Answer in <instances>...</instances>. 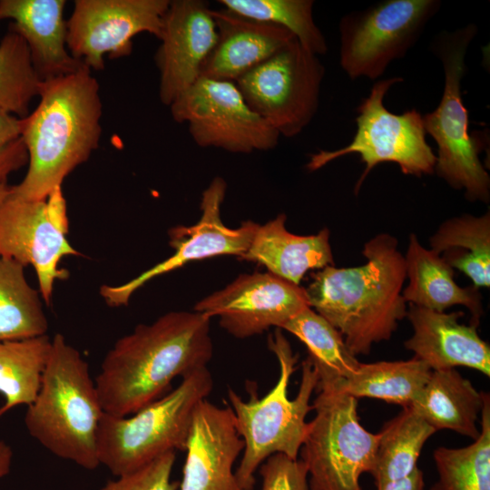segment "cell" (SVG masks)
Returning a JSON list of instances; mask_svg holds the SVG:
<instances>
[{
  "label": "cell",
  "instance_id": "obj_32",
  "mask_svg": "<svg viewBox=\"0 0 490 490\" xmlns=\"http://www.w3.org/2000/svg\"><path fill=\"white\" fill-rule=\"evenodd\" d=\"M218 3L240 15L287 29L316 55L328 51L326 38L314 21L312 0H220Z\"/></svg>",
  "mask_w": 490,
  "mask_h": 490
},
{
  "label": "cell",
  "instance_id": "obj_9",
  "mask_svg": "<svg viewBox=\"0 0 490 490\" xmlns=\"http://www.w3.org/2000/svg\"><path fill=\"white\" fill-rule=\"evenodd\" d=\"M402 81L400 76L377 81L357 108V129L350 143L312 154L307 169L315 172L338 158L358 153L365 169L355 185V194L372 169L383 162L396 163L406 175L434 173L436 157L426 140L423 115L416 109L396 114L384 104L388 90Z\"/></svg>",
  "mask_w": 490,
  "mask_h": 490
},
{
  "label": "cell",
  "instance_id": "obj_22",
  "mask_svg": "<svg viewBox=\"0 0 490 490\" xmlns=\"http://www.w3.org/2000/svg\"><path fill=\"white\" fill-rule=\"evenodd\" d=\"M286 219L281 213L263 225L259 224L240 259L258 262L268 272L299 285L308 271L334 265L329 230L325 228L317 234H293L285 227Z\"/></svg>",
  "mask_w": 490,
  "mask_h": 490
},
{
  "label": "cell",
  "instance_id": "obj_14",
  "mask_svg": "<svg viewBox=\"0 0 490 490\" xmlns=\"http://www.w3.org/2000/svg\"><path fill=\"white\" fill-rule=\"evenodd\" d=\"M170 2L76 0L67 20V48L91 70H103L104 55L131 54L135 35L149 33L160 39Z\"/></svg>",
  "mask_w": 490,
  "mask_h": 490
},
{
  "label": "cell",
  "instance_id": "obj_30",
  "mask_svg": "<svg viewBox=\"0 0 490 490\" xmlns=\"http://www.w3.org/2000/svg\"><path fill=\"white\" fill-rule=\"evenodd\" d=\"M436 430L412 408L387 422L379 438L372 476L375 484L404 478L416 467L426 441Z\"/></svg>",
  "mask_w": 490,
  "mask_h": 490
},
{
  "label": "cell",
  "instance_id": "obj_25",
  "mask_svg": "<svg viewBox=\"0 0 490 490\" xmlns=\"http://www.w3.org/2000/svg\"><path fill=\"white\" fill-rule=\"evenodd\" d=\"M430 247L476 288L490 286V214L450 218L429 239Z\"/></svg>",
  "mask_w": 490,
  "mask_h": 490
},
{
  "label": "cell",
  "instance_id": "obj_27",
  "mask_svg": "<svg viewBox=\"0 0 490 490\" xmlns=\"http://www.w3.org/2000/svg\"><path fill=\"white\" fill-rule=\"evenodd\" d=\"M282 329L307 348V359L318 376L316 390L333 387L354 375L361 362L348 348L339 331L311 308L290 319Z\"/></svg>",
  "mask_w": 490,
  "mask_h": 490
},
{
  "label": "cell",
  "instance_id": "obj_33",
  "mask_svg": "<svg viewBox=\"0 0 490 490\" xmlns=\"http://www.w3.org/2000/svg\"><path fill=\"white\" fill-rule=\"evenodd\" d=\"M42 81L25 41L10 25L0 41V108L18 118L26 117Z\"/></svg>",
  "mask_w": 490,
  "mask_h": 490
},
{
  "label": "cell",
  "instance_id": "obj_23",
  "mask_svg": "<svg viewBox=\"0 0 490 490\" xmlns=\"http://www.w3.org/2000/svg\"><path fill=\"white\" fill-rule=\"evenodd\" d=\"M404 259L408 279L402 290L406 303L438 312L461 305L470 311L471 324L478 326L483 314L478 288L459 286L454 279V269L439 254L422 246L416 234L409 236Z\"/></svg>",
  "mask_w": 490,
  "mask_h": 490
},
{
  "label": "cell",
  "instance_id": "obj_37",
  "mask_svg": "<svg viewBox=\"0 0 490 490\" xmlns=\"http://www.w3.org/2000/svg\"><path fill=\"white\" fill-rule=\"evenodd\" d=\"M22 119L0 108V146L21 137Z\"/></svg>",
  "mask_w": 490,
  "mask_h": 490
},
{
  "label": "cell",
  "instance_id": "obj_39",
  "mask_svg": "<svg viewBox=\"0 0 490 490\" xmlns=\"http://www.w3.org/2000/svg\"><path fill=\"white\" fill-rule=\"evenodd\" d=\"M13 451L3 440H0V478L5 476L11 469Z\"/></svg>",
  "mask_w": 490,
  "mask_h": 490
},
{
  "label": "cell",
  "instance_id": "obj_20",
  "mask_svg": "<svg viewBox=\"0 0 490 490\" xmlns=\"http://www.w3.org/2000/svg\"><path fill=\"white\" fill-rule=\"evenodd\" d=\"M216 44L201 77L236 82L269 59L295 36L287 29L250 19L225 8L213 10Z\"/></svg>",
  "mask_w": 490,
  "mask_h": 490
},
{
  "label": "cell",
  "instance_id": "obj_28",
  "mask_svg": "<svg viewBox=\"0 0 490 490\" xmlns=\"http://www.w3.org/2000/svg\"><path fill=\"white\" fill-rule=\"evenodd\" d=\"M51 343L47 334L0 341V394L5 397L0 417L15 407H27L35 399Z\"/></svg>",
  "mask_w": 490,
  "mask_h": 490
},
{
  "label": "cell",
  "instance_id": "obj_18",
  "mask_svg": "<svg viewBox=\"0 0 490 490\" xmlns=\"http://www.w3.org/2000/svg\"><path fill=\"white\" fill-rule=\"evenodd\" d=\"M243 449L230 407L200 401L192 413L178 490H242L233 466Z\"/></svg>",
  "mask_w": 490,
  "mask_h": 490
},
{
  "label": "cell",
  "instance_id": "obj_19",
  "mask_svg": "<svg viewBox=\"0 0 490 490\" xmlns=\"http://www.w3.org/2000/svg\"><path fill=\"white\" fill-rule=\"evenodd\" d=\"M462 312H438L409 304L407 318L413 328L405 348L432 370L467 367L490 376V347L477 326L459 322Z\"/></svg>",
  "mask_w": 490,
  "mask_h": 490
},
{
  "label": "cell",
  "instance_id": "obj_8",
  "mask_svg": "<svg viewBox=\"0 0 490 490\" xmlns=\"http://www.w3.org/2000/svg\"><path fill=\"white\" fill-rule=\"evenodd\" d=\"M300 448L312 490H362L359 478L371 474L379 435L365 429L358 399L333 388L319 389Z\"/></svg>",
  "mask_w": 490,
  "mask_h": 490
},
{
  "label": "cell",
  "instance_id": "obj_4",
  "mask_svg": "<svg viewBox=\"0 0 490 490\" xmlns=\"http://www.w3.org/2000/svg\"><path fill=\"white\" fill-rule=\"evenodd\" d=\"M103 414L87 362L56 333L39 391L25 412L28 433L57 457L94 470L100 466L96 436Z\"/></svg>",
  "mask_w": 490,
  "mask_h": 490
},
{
  "label": "cell",
  "instance_id": "obj_10",
  "mask_svg": "<svg viewBox=\"0 0 490 490\" xmlns=\"http://www.w3.org/2000/svg\"><path fill=\"white\" fill-rule=\"evenodd\" d=\"M438 0H385L339 22V64L352 80H376L404 57L438 12Z\"/></svg>",
  "mask_w": 490,
  "mask_h": 490
},
{
  "label": "cell",
  "instance_id": "obj_34",
  "mask_svg": "<svg viewBox=\"0 0 490 490\" xmlns=\"http://www.w3.org/2000/svg\"><path fill=\"white\" fill-rule=\"evenodd\" d=\"M175 452L170 451L142 467L108 481L100 490H178L171 475Z\"/></svg>",
  "mask_w": 490,
  "mask_h": 490
},
{
  "label": "cell",
  "instance_id": "obj_40",
  "mask_svg": "<svg viewBox=\"0 0 490 490\" xmlns=\"http://www.w3.org/2000/svg\"><path fill=\"white\" fill-rule=\"evenodd\" d=\"M11 191V186L7 182L0 183V205L8 196Z\"/></svg>",
  "mask_w": 490,
  "mask_h": 490
},
{
  "label": "cell",
  "instance_id": "obj_1",
  "mask_svg": "<svg viewBox=\"0 0 490 490\" xmlns=\"http://www.w3.org/2000/svg\"><path fill=\"white\" fill-rule=\"evenodd\" d=\"M210 320L201 312L170 311L120 338L94 378L104 413L132 415L168 393L177 377L207 367L213 350Z\"/></svg>",
  "mask_w": 490,
  "mask_h": 490
},
{
  "label": "cell",
  "instance_id": "obj_17",
  "mask_svg": "<svg viewBox=\"0 0 490 490\" xmlns=\"http://www.w3.org/2000/svg\"><path fill=\"white\" fill-rule=\"evenodd\" d=\"M155 53L160 73L159 97L170 106L200 78L217 40V27L207 2L172 0L164 16Z\"/></svg>",
  "mask_w": 490,
  "mask_h": 490
},
{
  "label": "cell",
  "instance_id": "obj_31",
  "mask_svg": "<svg viewBox=\"0 0 490 490\" xmlns=\"http://www.w3.org/2000/svg\"><path fill=\"white\" fill-rule=\"evenodd\" d=\"M437 480L430 490H490V398L485 393L480 435L469 446L437 447L433 454Z\"/></svg>",
  "mask_w": 490,
  "mask_h": 490
},
{
  "label": "cell",
  "instance_id": "obj_15",
  "mask_svg": "<svg viewBox=\"0 0 490 490\" xmlns=\"http://www.w3.org/2000/svg\"><path fill=\"white\" fill-rule=\"evenodd\" d=\"M226 190L223 178H213L201 194L200 220L194 225L170 230V245L174 249L172 255L122 285L102 286L100 295L106 304L111 307L127 305L132 295L147 282L191 261L220 255L240 259L249 249L259 224L246 220L233 229L223 223L220 208Z\"/></svg>",
  "mask_w": 490,
  "mask_h": 490
},
{
  "label": "cell",
  "instance_id": "obj_7",
  "mask_svg": "<svg viewBox=\"0 0 490 490\" xmlns=\"http://www.w3.org/2000/svg\"><path fill=\"white\" fill-rule=\"evenodd\" d=\"M477 34L467 24L453 32H442L433 48L445 74L444 90L437 107L423 115L426 132L436 142L435 171L456 190H464L470 201L488 202L490 177L479 159L480 145L468 132V111L461 95L466 55Z\"/></svg>",
  "mask_w": 490,
  "mask_h": 490
},
{
  "label": "cell",
  "instance_id": "obj_24",
  "mask_svg": "<svg viewBox=\"0 0 490 490\" xmlns=\"http://www.w3.org/2000/svg\"><path fill=\"white\" fill-rule=\"evenodd\" d=\"M485 392H479L455 368L432 370L410 408L436 431L453 430L475 440Z\"/></svg>",
  "mask_w": 490,
  "mask_h": 490
},
{
  "label": "cell",
  "instance_id": "obj_2",
  "mask_svg": "<svg viewBox=\"0 0 490 490\" xmlns=\"http://www.w3.org/2000/svg\"><path fill=\"white\" fill-rule=\"evenodd\" d=\"M397 245L394 236L377 234L364 245L365 264L327 266L305 289L309 308L339 331L355 356L388 340L407 317L405 259Z\"/></svg>",
  "mask_w": 490,
  "mask_h": 490
},
{
  "label": "cell",
  "instance_id": "obj_38",
  "mask_svg": "<svg viewBox=\"0 0 490 490\" xmlns=\"http://www.w3.org/2000/svg\"><path fill=\"white\" fill-rule=\"evenodd\" d=\"M377 490H424L423 472L416 467L407 476L376 485Z\"/></svg>",
  "mask_w": 490,
  "mask_h": 490
},
{
  "label": "cell",
  "instance_id": "obj_16",
  "mask_svg": "<svg viewBox=\"0 0 490 490\" xmlns=\"http://www.w3.org/2000/svg\"><path fill=\"white\" fill-rule=\"evenodd\" d=\"M309 308L304 288L270 272L244 273L205 297L194 311L219 317L220 326L237 338L282 328Z\"/></svg>",
  "mask_w": 490,
  "mask_h": 490
},
{
  "label": "cell",
  "instance_id": "obj_11",
  "mask_svg": "<svg viewBox=\"0 0 490 490\" xmlns=\"http://www.w3.org/2000/svg\"><path fill=\"white\" fill-rule=\"evenodd\" d=\"M325 68L296 39L238 79L250 107L279 136L299 135L313 120Z\"/></svg>",
  "mask_w": 490,
  "mask_h": 490
},
{
  "label": "cell",
  "instance_id": "obj_36",
  "mask_svg": "<svg viewBox=\"0 0 490 490\" xmlns=\"http://www.w3.org/2000/svg\"><path fill=\"white\" fill-rule=\"evenodd\" d=\"M28 164L26 147L19 137L6 144L0 146V183L6 182L12 172Z\"/></svg>",
  "mask_w": 490,
  "mask_h": 490
},
{
  "label": "cell",
  "instance_id": "obj_6",
  "mask_svg": "<svg viewBox=\"0 0 490 490\" xmlns=\"http://www.w3.org/2000/svg\"><path fill=\"white\" fill-rule=\"evenodd\" d=\"M212 387L211 374L205 367L132 415L117 417L104 413L96 436L100 465L117 477L170 451H184L192 413Z\"/></svg>",
  "mask_w": 490,
  "mask_h": 490
},
{
  "label": "cell",
  "instance_id": "obj_5",
  "mask_svg": "<svg viewBox=\"0 0 490 490\" xmlns=\"http://www.w3.org/2000/svg\"><path fill=\"white\" fill-rule=\"evenodd\" d=\"M268 347L279 366L278 381L270 392L259 397L254 383L247 385L248 401L231 387H228L227 392L236 429L244 442L242 457L235 470L242 490H253L255 473L270 456L283 454L292 459L298 458L309 426L306 416L312 410L310 397L318 385L317 373L306 358L301 363L298 394L290 399L288 387L299 355L293 353L279 328L270 336Z\"/></svg>",
  "mask_w": 490,
  "mask_h": 490
},
{
  "label": "cell",
  "instance_id": "obj_13",
  "mask_svg": "<svg viewBox=\"0 0 490 490\" xmlns=\"http://www.w3.org/2000/svg\"><path fill=\"white\" fill-rule=\"evenodd\" d=\"M200 147L233 153L274 149L279 133L247 103L234 82L201 77L170 106Z\"/></svg>",
  "mask_w": 490,
  "mask_h": 490
},
{
  "label": "cell",
  "instance_id": "obj_35",
  "mask_svg": "<svg viewBox=\"0 0 490 490\" xmlns=\"http://www.w3.org/2000/svg\"><path fill=\"white\" fill-rule=\"evenodd\" d=\"M259 469L261 490H312L307 468L300 459L274 454Z\"/></svg>",
  "mask_w": 490,
  "mask_h": 490
},
{
  "label": "cell",
  "instance_id": "obj_26",
  "mask_svg": "<svg viewBox=\"0 0 490 490\" xmlns=\"http://www.w3.org/2000/svg\"><path fill=\"white\" fill-rule=\"evenodd\" d=\"M431 372L425 362L415 357L407 360L360 363L354 375L328 388L357 399L376 398L407 408L420 395Z\"/></svg>",
  "mask_w": 490,
  "mask_h": 490
},
{
  "label": "cell",
  "instance_id": "obj_21",
  "mask_svg": "<svg viewBox=\"0 0 490 490\" xmlns=\"http://www.w3.org/2000/svg\"><path fill=\"white\" fill-rule=\"evenodd\" d=\"M64 0H0V21L24 38L34 70L42 80L76 72L85 64L75 59L66 44Z\"/></svg>",
  "mask_w": 490,
  "mask_h": 490
},
{
  "label": "cell",
  "instance_id": "obj_12",
  "mask_svg": "<svg viewBox=\"0 0 490 490\" xmlns=\"http://www.w3.org/2000/svg\"><path fill=\"white\" fill-rule=\"evenodd\" d=\"M68 230L62 186L44 200H26L10 191L0 205V258L33 266L46 304L51 302L55 281L69 275L58 268L60 260L79 254L66 239Z\"/></svg>",
  "mask_w": 490,
  "mask_h": 490
},
{
  "label": "cell",
  "instance_id": "obj_3",
  "mask_svg": "<svg viewBox=\"0 0 490 490\" xmlns=\"http://www.w3.org/2000/svg\"><path fill=\"white\" fill-rule=\"evenodd\" d=\"M35 109L22 119L21 138L28 169L11 192L44 200L98 148L103 104L100 85L86 65L74 73L43 80Z\"/></svg>",
  "mask_w": 490,
  "mask_h": 490
},
{
  "label": "cell",
  "instance_id": "obj_29",
  "mask_svg": "<svg viewBox=\"0 0 490 490\" xmlns=\"http://www.w3.org/2000/svg\"><path fill=\"white\" fill-rule=\"evenodd\" d=\"M42 300L27 281L24 267L0 258V341L45 335L49 326Z\"/></svg>",
  "mask_w": 490,
  "mask_h": 490
}]
</instances>
